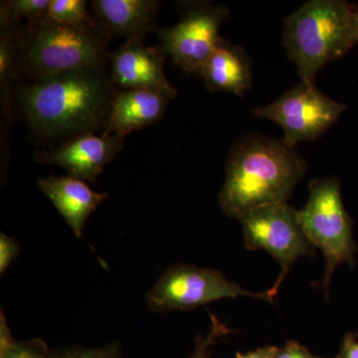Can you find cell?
<instances>
[{
	"instance_id": "cell-1",
	"label": "cell",
	"mask_w": 358,
	"mask_h": 358,
	"mask_svg": "<svg viewBox=\"0 0 358 358\" xmlns=\"http://www.w3.org/2000/svg\"><path fill=\"white\" fill-rule=\"evenodd\" d=\"M120 90L106 68H84L20 81L13 89V117L37 145L51 148L77 136L103 134Z\"/></svg>"
},
{
	"instance_id": "cell-2",
	"label": "cell",
	"mask_w": 358,
	"mask_h": 358,
	"mask_svg": "<svg viewBox=\"0 0 358 358\" xmlns=\"http://www.w3.org/2000/svg\"><path fill=\"white\" fill-rule=\"evenodd\" d=\"M307 169L296 148L263 134H245L228 154L219 205L239 220L258 207L288 203Z\"/></svg>"
},
{
	"instance_id": "cell-3",
	"label": "cell",
	"mask_w": 358,
	"mask_h": 358,
	"mask_svg": "<svg viewBox=\"0 0 358 358\" xmlns=\"http://www.w3.org/2000/svg\"><path fill=\"white\" fill-rule=\"evenodd\" d=\"M18 69L22 81H35L84 68L110 64V33L47 20L13 25Z\"/></svg>"
},
{
	"instance_id": "cell-4",
	"label": "cell",
	"mask_w": 358,
	"mask_h": 358,
	"mask_svg": "<svg viewBox=\"0 0 358 358\" xmlns=\"http://www.w3.org/2000/svg\"><path fill=\"white\" fill-rule=\"evenodd\" d=\"M358 43L355 10L341 0H310L285 18L282 45L301 81L315 85L320 69Z\"/></svg>"
},
{
	"instance_id": "cell-5",
	"label": "cell",
	"mask_w": 358,
	"mask_h": 358,
	"mask_svg": "<svg viewBox=\"0 0 358 358\" xmlns=\"http://www.w3.org/2000/svg\"><path fill=\"white\" fill-rule=\"evenodd\" d=\"M296 215L310 243L324 257L322 289L327 300L334 271L343 264L355 267L358 254L352 218L343 205L338 179L324 178L310 181L307 203L296 210Z\"/></svg>"
},
{
	"instance_id": "cell-6",
	"label": "cell",
	"mask_w": 358,
	"mask_h": 358,
	"mask_svg": "<svg viewBox=\"0 0 358 358\" xmlns=\"http://www.w3.org/2000/svg\"><path fill=\"white\" fill-rule=\"evenodd\" d=\"M250 296L274 303L268 291L252 293L230 281L221 271L189 264L171 266L160 275L147 294L145 303L152 312L166 313L195 310L223 299Z\"/></svg>"
},
{
	"instance_id": "cell-7",
	"label": "cell",
	"mask_w": 358,
	"mask_h": 358,
	"mask_svg": "<svg viewBox=\"0 0 358 358\" xmlns=\"http://www.w3.org/2000/svg\"><path fill=\"white\" fill-rule=\"evenodd\" d=\"M244 245L250 251L265 250L280 264L281 273L268 294L274 299L289 271L301 257L317 255L301 229L296 210L288 203L265 205L239 219Z\"/></svg>"
},
{
	"instance_id": "cell-8",
	"label": "cell",
	"mask_w": 358,
	"mask_h": 358,
	"mask_svg": "<svg viewBox=\"0 0 358 358\" xmlns=\"http://www.w3.org/2000/svg\"><path fill=\"white\" fill-rule=\"evenodd\" d=\"M178 6V24L155 28L157 47L181 69L199 76L221 38V26L229 20V8L206 1L180 2Z\"/></svg>"
},
{
	"instance_id": "cell-9",
	"label": "cell",
	"mask_w": 358,
	"mask_h": 358,
	"mask_svg": "<svg viewBox=\"0 0 358 358\" xmlns=\"http://www.w3.org/2000/svg\"><path fill=\"white\" fill-rule=\"evenodd\" d=\"M346 107L320 93L315 85L300 82L270 105L252 110L254 117L275 122L285 131L282 141L296 148L315 141L333 127Z\"/></svg>"
},
{
	"instance_id": "cell-10",
	"label": "cell",
	"mask_w": 358,
	"mask_h": 358,
	"mask_svg": "<svg viewBox=\"0 0 358 358\" xmlns=\"http://www.w3.org/2000/svg\"><path fill=\"white\" fill-rule=\"evenodd\" d=\"M124 145V138L117 134H84L57 147L36 150L34 159L38 164L62 167L70 176L85 182H96Z\"/></svg>"
},
{
	"instance_id": "cell-11",
	"label": "cell",
	"mask_w": 358,
	"mask_h": 358,
	"mask_svg": "<svg viewBox=\"0 0 358 358\" xmlns=\"http://www.w3.org/2000/svg\"><path fill=\"white\" fill-rule=\"evenodd\" d=\"M166 55L159 47L147 46L143 40L127 39L110 53V76L117 89H143L178 95L164 71Z\"/></svg>"
},
{
	"instance_id": "cell-12",
	"label": "cell",
	"mask_w": 358,
	"mask_h": 358,
	"mask_svg": "<svg viewBox=\"0 0 358 358\" xmlns=\"http://www.w3.org/2000/svg\"><path fill=\"white\" fill-rule=\"evenodd\" d=\"M37 185L77 238L83 236L90 216L109 197V193L94 192L85 181L70 176L39 178Z\"/></svg>"
},
{
	"instance_id": "cell-13",
	"label": "cell",
	"mask_w": 358,
	"mask_h": 358,
	"mask_svg": "<svg viewBox=\"0 0 358 358\" xmlns=\"http://www.w3.org/2000/svg\"><path fill=\"white\" fill-rule=\"evenodd\" d=\"M162 1L157 0H93L89 6L110 36L145 40L155 30Z\"/></svg>"
},
{
	"instance_id": "cell-14",
	"label": "cell",
	"mask_w": 358,
	"mask_h": 358,
	"mask_svg": "<svg viewBox=\"0 0 358 358\" xmlns=\"http://www.w3.org/2000/svg\"><path fill=\"white\" fill-rule=\"evenodd\" d=\"M173 96L152 90H122L115 98L103 133L126 138L134 131L155 124L164 117Z\"/></svg>"
},
{
	"instance_id": "cell-15",
	"label": "cell",
	"mask_w": 358,
	"mask_h": 358,
	"mask_svg": "<svg viewBox=\"0 0 358 358\" xmlns=\"http://www.w3.org/2000/svg\"><path fill=\"white\" fill-rule=\"evenodd\" d=\"M199 76L212 93L229 92L244 96L252 85L251 63L241 47L221 37Z\"/></svg>"
},
{
	"instance_id": "cell-16",
	"label": "cell",
	"mask_w": 358,
	"mask_h": 358,
	"mask_svg": "<svg viewBox=\"0 0 358 358\" xmlns=\"http://www.w3.org/2000/svg\"><path fill=\"white\" fill-rule=\"evenodd\" d=\"M47 20L58 24L79 28H99L101 23L90 13L85 0H51Z\"/></svg>"
},
{
	"instance_id": "cell-17",
	"label": "cell",
	"mask_w": 358,
	"mask_h": 358,
	"mask_svg": "<svg viewBox=\"0 0 358 358\" xmlns=\"http://www.w3.org/2000/svg\"><path fill=\"white\" fill-rule=\"evenodd\" d=\"M0 358H52V350L40 338L18 341L13 338L6 315L0 317Z\"/></svg>"
},
{
	"instance_id": "cell-18",
	"label": "cell",
	"mask_w": 358,
	"mask_h": 358,
	"mask_svg": "<svg viewBox=\"0 0 358 358\" xmlns=\"http://www.w3.org/2000/svg\"><path fill=\"white\" fill-rule=\"evenodd\" d=\"M51 0H6L0 2V28L47 18Z\"/></svg>"
},
{
	"instance_id": "cell-19",
	"label": "cell",
	"mask_w": 358,
	"mask_h": 358,
	"mask_svg": "<svg viewBox=\"0 0 358 358\" xmlns=\"http://www.w3.org/2000/svg\"><path fill=\"white\" fill-rule=\"evenodd\" d=\"M210 329L206 336H199L195 341L194 350L187 358H209L212 355L214 345L217 343L218 339L227 336L232 331L221 322L215 315L210 313Z\"/></svg>"
},
{
	"instance_id": "cell-20",
	"label": "cell",
	"mask_w": 358,
	"mask_h": 358,
	"mask_svg": "<svg viewBox=\"0 0 358 358\" xmlns=\"http://www.w3.org/2000/svg\"><path fill=\"white\" fill-rule=\"evenodd\" d=\"M52 358H122L117 341L103 348H69L52 352Z\"/></svg>"
},
{
	"instance_id": "cell-21",
	"label": "cell",
	"mask_w": 358,
	"mask_h": 358,
	"mask_svg": "<svg viewBox=\"0 0 358 358\" xmlns=\"http://www.w3.org/2000/svg\"><path fill=\"white\" fill-rule=\"evenodd\" d=\"M20 254V246L14 238L0 234V274L3 275Z\"/></svg>"
},
{
	"instance_id": "cell-22",
	"label": "cell",
	"mask_w": 358,
	"mask_h": 358,
	"mask_svg": "<svg viewBox=\"0 0 358 358\" xmlns=\"http://www.w3.org/2000/svg\"><path fill=\"white\" fill-rule=\"evenodd\" d=\"M274 358H326L313 355L305 345L296 341H287L282 348H278Z\"/></svg>"
},
{
	"instance_id": "cell-23",
	"label": "cell",
	"mask_w": 358,
	"mask_h": 358,
	"mask_svg": "<svg viewBox=\"0 0 358 358\" xmlns=\"http://www.w3.org/2000/svg\"><path fill=\"white\" fill-rule=\"evenodd\" d=\"M334 358H358V339L353 333L346 334Z\"/></svg>"
},
{
	"instance_id": "cell-24",
	"label": "cell",
	"mask_w": 358,
	"mask_h": 358,
	"mask_svg": "<svg viewBox=\"0 0 358 358\" xmlns=\"http://www.w3.org/2000/svg\"><path fill=\"white\" fill-rule=\"evenodd\" d=\"M278 346L267 345L247 353H236V358H274Z\"/></svg>"
},
{
	"instance_id": "cell-25",
	"label": "cell",
	"mask_w": 358,
	"mask_h": 358,
	"mask_svg": "<svg viewBox=\"0 0 358 358\" xmlns=\"http://www.w3.org/2000/svg\"><path fill=\"white\" fill-rule=\"evenodd\" d=\"M355 27H357V31L358 35V6L355 10Z\"/></svg>"
},
{
	"instance_id": "cell-26",
	"label": "cell",
	"mask_w": 358,
	"mask_h": 358,
	"mask_svg": "<svg viewBox=\"0 0 358 358\" xmlns=\"http://www.w3.org/2000/svg\"><path fill=\"white\" fill-rule=\"evenodd\" d=\"M355 334V336H357V338L358 339V333Z\"/></svg>"
}]
</instances>
